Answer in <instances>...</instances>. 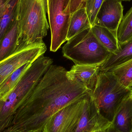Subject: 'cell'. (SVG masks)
I'll list each match as a JSON object with an SVG mask.
<instances>
[{
  "mask_svg": "<svg viewBox=\"0 0 132 132\" xmlns=\"http://www.w3.org/2000/svg\"><path fill=\"white\" fill-rule=\"evenodd\" d=\"M107 71L112 73L119 81L127 88H132V60Z\"/></svg>",
  "mask_w": 132,
  "mask_h": 132,
  "instance_id": "d6986e66",
  "label": "cell"
},
{
  "mask_svg": "<svg viewBox=\"0 0 132 132\" xmlns=\"http://www.w3.org/2000/svg\"><path fill=\"white\" fill-rule=\"evenodd\" d=\"M90 95L99 113L112 123L119 108L131 92V89L122 85L112 73L99 71Z\"/></svg>",
  "mask_w": 132,
  "mask_h": 132,
  "instance_id": "277c9868",
  "label": "cell"
},
{
  "mask_svg": "<svg viewBox=\"0 0 132 132\" xmlns=\"http://www.w3.org/2000/svg\"><path fill=\"white\" fill-rule=\"evenodd\" d=\"M2 132H33L30 131H22V130H18V129H14L10 127H9L7 128L4 130Z\"/></svg>",
  "mask_w": 132,
  "mask_h": 132,
  "instance_id": "603a6c76",
  "label": "cell"
},
{
  "mask_svg": "<svg viewBox=\"0 0 132 132\" xmlns=\"http://www.w3.org/2000/svg\"><path fill=\"white\" fill-rule=\"evenodd\" d=\"M99 73L98 66L75 64L67 71V75L69 79L83 85L92 93L96 85Z\"/></svg>",
  "mask_w": 132,
  "mask_h": 132,
  "instance_id": "8fae6325",
  "label": "cell"
},
{
  "mask_svg": "<svg viewBox=\"0 0 132 132\" xmlns=\"http://www.w3.org/2000/svg\"><path fill=\"white\" fill-rule=\"evenodd\" d=\"M92 30L100 43L111 53L118 50L119 43L117 35L105 27L93 25Z\"/></svg>",
  "mask_w": 132,
  "mask_h": 132,
  "instance_id": "2e32d148",
  "label": "cell"
},
{
  "mask_svg": "<svg viewBox=\"0 0 132 132\" xmlns=\"http://www.w3.org/2000/svg\"><path fill=\"white\" fill-rule=\"evenodd\" d=\"M33 62L27 63L11 74L0 85V100L4 98L11 91L22 76Z\"/></svg>",
  "mask_w": 132,
  "mask_h": 132,
  "instance_id": "ac0fdd59",
  "label": "cell"
},
{
  "mask_svg": "<svg viewBox=\"0 0 132 132\" xmlns=\"http://www.w3.org/2000/svg\"><path fill=\"white\" fill-rule=\"evenodd\" d=\"M132 60V39L119 44L118 50L111 53L107 60L98 67L99 71H107Z\"/></svg>",
  "mask_w": 132,
  "mask_h": 132,
  "instance_id": "7c38bea8",
  "label": "cell"
},
{
  "mask_svg": "<svg viewBox=\"0 0 132 132\" xmlns=\"http://www.w3.org/2000/svg\"><path fill=\"white\" fill-rule=\"evenodd\" d=\"M47 2H48V1H47Z\"/></svg>",
  "mask_w": 132,
  "mask_h": 132,
  "instance_id": "f1b7e54d",
  "label": "cell"
},
{
  "mask_svg": "<svg viewBox=\"0 0 132 132\" xmlns=\"http://www.w3.org/2000/svg\"><path fill=\"white\" fill-rule=\"evenodd\" d=\"M18 36V23L15 21L0 43V61L15 52Z\"/></svg>",
  "mask_w": 132,
  "mask_h": 132,
  "instance_id": "e0dca14e",
  "label": "cell"
},
{
  "mask_svg": "<svg viewBox=\"0 0 132 132\" xmlns=\"http://www.w3.org/2000/svg\"><path fill=\"white\" fill-rule=\"evenodd\" d=\"M117 38L119 44L132 39V7L123 16L118 29Z\"/></svg>",
  "mask_w": 132,
  "mask_h": 132,
  "instance_id": "ffe728a7",
  "label": "cell"
},
{
  "mask_svg": "<svg viewBox=\"0 0 132 132\" xmlns=\"http://www.w3.org/2000/svg\"><path fill=\"white\" fill-rule=\"evenodd\" d=\"M46 14L43 0H19L15 51L43 42L50 28Z\"/></svg>",
  "mask_w": 132,
  "mask_h": 132,
  "instance_id": "3957f363",
  "label": "cell"
},
{
  "mask_svg": "<svg viewBox=\"0 0 132 132\" xmlns=\"http://www.w3.org/2000/svg\"><path fill=\"white\" fill-rule=\"evenodd\" d=\"M67 41L63 47V55L75 65L99 66L111 54L98 40L91 28Z\"/></svg>",
  "mask_w": 132,
  "mask_h": 132,
  "instance_id": "5b68a950",
  "label": "cell"
},
{
  "mask_svg": "<svg viewBox=\"0 0 132 132\" xmlns=\"http://www.w3.org/2000/svg\"><path fill=\"white\" fill-rule=\"evenodd\" d=\"M90 94L66 105L52 116L42 132H74Z\"/></svg>",
  "mask_w": 132,
  "mask_h": 132,
  "instance_id": "52a82bcc",
  "label": "cell"
},
{
  "mask_svg": "<svg viewBox=\"0 0 132 132\" xmlns=\"http://www.w3.org/2000/svg\"><path fill=\"white\" fill-rule=\"evenodd\" d=\"M87 0H71L70 10L71 14L80 9L85 7Z\"/></svg>",
  "mask_w": 132,
  "mask_h": 132,
  "instance_id": "7402d4cb",
  "label": "cell"
},
{
  "mask_svg": "<svg viewBox=\"0 0 132 132\" xmlns=\"http://www.w3.org/2000/svg\"><path fill=\"white\" fill-rule=\"evenodd\" d=\"M71 0H48L47 13L51 32L50 50L56 52L67 41L71 13Z\"/></svg>",
  "mask_w": 132,
  "mask_h": 132,
  "instance_id": "8992f818",
  "label": "cell"
},
{
  "mask_svg": "<svg viewBox=\"0 0 132 132\" xmlns=\"http://www.w3.org/2000/svg\"><path fill=\"white\" fill-rule=\"evenodd\" d=\"M43 2H44L45 7L46 10V13H47V1H48V0H43Z\"/></svg>",
  "mask_w": 132,
  "mask_h": 132,
  "instance_id": "d4e9b609",
  "label": "cell"
},
{
  "mask_svg": "<svg viewBox=\"0 0 132 132\" xmlns=\"http://www.w3.org/2000/svg\"><path fill=\"white\" fill-rule=\"evenodd\" d=\"M47 48L44 42L15 51L0 61V85L13 72L24 64L33 62L44 55Z\"/></svg>",
  "mask_w": 132,
  "mask_h": 132,
  "instance_id": "ba28073f",
  "label": "cell"
},
{
  "mask_svg": "<svg viewBox=\"0 0 132 132\" xmlns=\"http://www.w3.org/2000/svg\"><path fill=\"white\" fill-rule=\"evenodd\" d=\"M118 1L122 2V1H130L131 0H118Z\"/></svg>",
  "mask_w": 132,
  "mask_h": 132,
  "instance_id": "484cf974",
  "label": "cell"
},
{
  "mask_svg": "<svg viewBox=\"0 0 132 132\" xmlns=\"http://www.w3.org/2000/svg\"><path fill=\"white\" fill-rule=\"evenodd\" d=\"M44 55L32 62L11 91L0 100V132L11 126L18 109L52 65V60Z\"/></svg>",
  "mask_w": 132,
  "mask_h": 132,
  "instance_id": "7a4b0ae2",
  "label": "cell"
},
{
  "mask_svg": "<svg viewBox=\"0 0 132 132\" xmlns=\"http://www.w3.org/2000/svg\"><path fill=\"white\" fill-rule=\"evenodd\" d=\"M123 10L121 2L118 0H105L93 25L104 26L117 35L118 29L123 18Z\"/></svg>",
  "mask_w": 132,
  "mask_h": 132,
  "instance_id": "30bf717a",
  "label": "cell"
},
{
  "mask_svg": "<svg viewBox=\"0 0 132 132\" xmlns=\"http://www.w3.org/2000/svg\"><path fill=\"white\" fill-rule=\"evenodd\" d=\"M131 95L132 96V88L131 89Z\"/></svg>",
  "mask_w": 132,
  "mask_h": 132,
  "instance_id": "83f0119b",
  "label": "cell"
},
{
  "mask_svg": "<svg viewBox=\"0 0 132 132\" xmlns=\"http://www.w3.org/2000/svg\"><path fill=\"white\" fill-rule=\"evenodd\" d=\"M111 125L119 132H132V96L128 97L116 112Z\"/></svg>",
  "mask_w": 132,
  "mask_h": 132,
  "instance_id": "5bb4252c",
  "label": "cell"
},
{
  "mask_svg": "<svg viewBox=\"0 0 132 132\" xmlns=\"http://www.w3.org/2000/svg\"><path fill=\"white\" fill-rule=\"evenodd\" d=\"M91 27L85 8L77 10L72 13L71 16L67 41L82 31Z\"/></svg>",
  "mask_w": 132,
  "mask_h": 132,
  "instance_id": "9a60e30c",
  "label": "cell"
},
{
  "mask_svg": "<svg viewBox=\"0 0 132 132\" xmlns=\"http://www.w3.org/2000/svg\"><path fill=\"white\" fill-rule=\"evenodd\" d=\"M105 132H119L112 126L111 125L105 131Z\"/></svg>",
  "mask_w": 132,
  "mask_h": 132,
  "instance_id": "cb8c5ba5",
  "label": "cell"
},
{
  "mask_svg": "<svg viewBox=\"0 0 132 132\" xmlns=\"http://www.w3.org/2000/svg\"><path fill=\"white\" fill-rule=\"evenodd\" d=\"M96 132H105V131H99Z\"/></svg>",
  "mask_w": 132,
  "mask_h": 132,
  "instance_id": "4316f807",
  "label": "cell"
},
{
  "mask_svg": "<svg viewBox=\"0 0 132 132\" xmlns=\"http://www.w3.org/2000/svg\"><path fill=\"white\" fill-rule=\"evenodd\" d=\"M67 72L62 66L51 65L18 109L10 128L42 132L52 116L91 93L83 85L69 79Z\"/></svg>",
  "mask_w": 132,
  "mask_h": 132,
  "instance_id": "6da1fadb",
  "label": "cell"
},
{
  "mask_svg": "<svg viewBox=\"0 0 132 132\" xmlns=\"http://www.w3.org/2000/svg\"><path fill=\"white\" fill-rule=\"evenodd\" d=\"M111 123L100 114L89 95L82 114L74 132H96L105 131Z\"/></svg>",
  "mask_w": 132,
  "mask_h": 132,
  "instance_id": "9c48e42d",
  "label": "cell"
},
{
  "mask_svg": "<svg viewBox=\"0 0 132 132\" xmlns=\"http://www.w3.org/2000/svg\"><path fill=\"white\" fill-rule=\"evenodd\" d=\"M19 0H0V43L16 19Z\"/></svg>",
  "mask_w": 132,
  "mask_h": 132,
  "instance_id": "4fadbf2b",
  "label": "cell"
},
{
  "mask_svg": "<svg viewBox=\"0 0 132 132\" xmlns=\"http://www.w3.org/2000/svg\"><path fill=\"white\" fill-rule=\"evenodd\" d=\"M105 0H87L85 8L92 26L94 24L97 14Z\"/></svg>",
  "mask_w": 132,
  "mask_h": 132,
  "instance_id": "44dd1931",
  "label": "cell"
}]
</instances>
